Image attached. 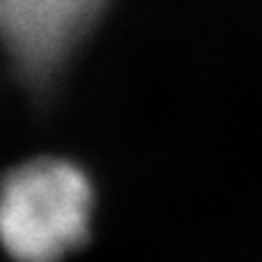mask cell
Masks as SVG:
<instances>
[{"label": "cell", "instance_id": "obj_1", "mask_svg": "<svg viewBox=\"0 0 262 262\" xmlns=\"http://www.w3.org/2000/svg\"><path fill=\"white\" fill-rule=\"evenodd\" d=\"M95 191L64 159H35L0 182V244L14 262H60L90 237Z\"/></svg>", "mask_w": 262, "mask_h": 262}, {"label": "cell", "instance_id": "obj_2", "mask_svg": "<svg viewBox=\"0 0 262 262\" xmlns=\"http://www.w3.org/2000/svg\"><path fill=\"white\" fill-rule=\"evenodd\" d=\"M108 0H0V41L35 88L55 78Z\"/></svg>", "mask_w": 262, "mask_h": 262}]
</instances>
